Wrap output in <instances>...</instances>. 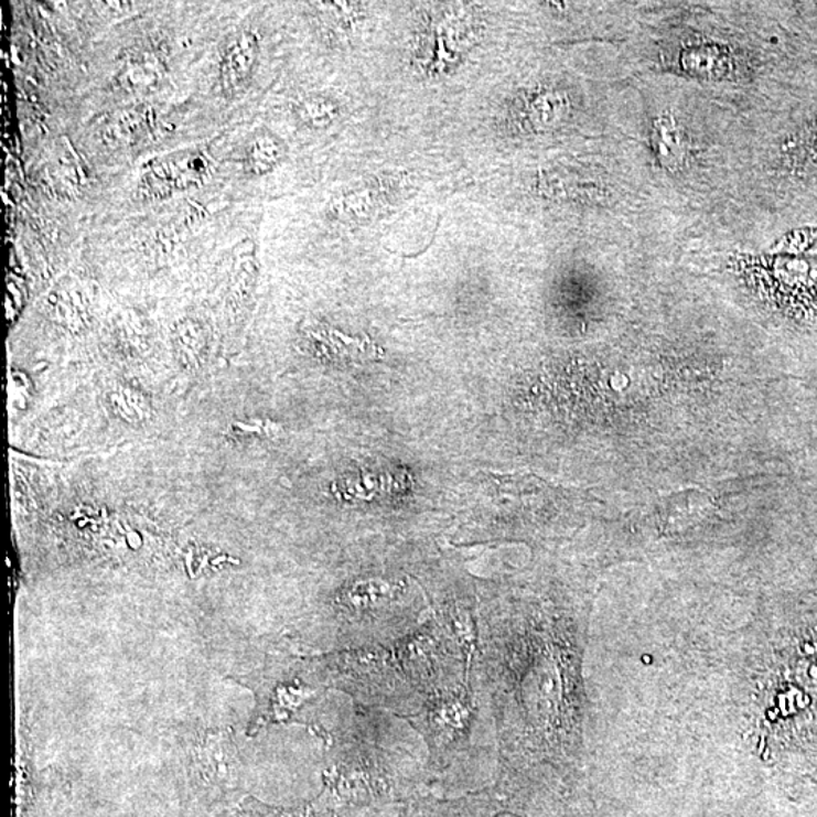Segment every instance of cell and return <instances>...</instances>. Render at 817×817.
I'll return each instance as SVG.
<instances>
[{"instance_id":"obj_1","label":"cell","mask_w":817,"mask_h":817,"mask_svg":"<svg viewBox=\"0 0 817 817\" xmlns=\"http://www.w3.org/2000/svg\"><path fill=\"white\" fill-rule=\"evenodd\" d=\"M321 680L362 706L408 719L430 698L479 673L477 609L451 596L391 644L321 658Z\"/></svg>"},{"instance_id":"obj_2","label":"cell","mask_w":817,"mask_h":817,"mask_svg":"<svg viewBox=\"0 0 817 817\" xmlns=\"http://www.w3.org/2000/svg\"><path fill=\"white\" fill-rule=\"evenodd\" d=\"M338 745L332 791L355 815L398 806L432 787L429 755L384 710L361 705Z\"/></svg>"},{"instance_id":"obj_3","label":"cell","mask_w":817,"mask_h":817,"mask_svg":"<svg viewBox=\"0 0 817 817\" xmlns=\"http://www.w3.org/2000/svg\"><path fill=\"white\" fill-rule=\"evenodd\" d=\"M405 722L424 743L433 784H444V775L473 757L483 725L494 729L480 670L470 680L430 698Z\"/></svg>"},{"instance_id":"obj_4","label":"cell","mask_w":817,"mask_h":817,"mask_svg":"<svg viewBox=\"0 0 817 817\" xmlns=\"http://www.w3.org/2000/svg\"><path fill=\"white\" fill-rule=\"evenodd\" d=\"M731 267L752 291L783 314L817 316L816 255H738Z\"/></svg>"},{"instance_id":"obj_5","label":"cell","mask_w":817,"mask_h":817,"mask_svg":"<svg viewBox=\"0 0 817 817\" xmlns=\"http://www.w3.org/2000/svg\"><path fill=\"white\" fill-rule=\"evenodd\" d=\"M213 174V160L201 150H184L150 162L138 182V196L161 201L198 189Z\"/></svg>"},{"instance_id":"obj_6","label":"cell","mask_w":817,"mask_h":817,"mask_svg":"<svg viewBox=\"0 0 817 817\" xmlns=\"http://www.w3.org/2000/svg\"><path fill=\"white\" fill-rule=\"evenodd\" d=\"M502 811L492 788L450 799L422 794L401 804V817H495Z\"/></svg>"},{"instance_id":"obj_7","label":"cell","mask_w":817,"mask_h":817,"mask_svg":"<svg viewBox=\"0 0 817 817\" xmlns=\"http://www.w3.org/2000/svg\"><path fill=\"white\" fill-rule=\"evenodd\" d=\"M259 58V39L244 30L227 36L218 63V80L223 95L235 97L254 75Z\"/></svg>"},{"instance_id":"obj_8","label":"cell","mask_w":817,"mask_h":817,"mask_svg":"<svg viewBox=\"0 0 817 817\" xmlns=\"http://www.w3.org/2000/svg\"><path fill=\"white\" fill-rule=\"evenodd\" d=\"M162 76H164V63L160 56L152 52H142V54L126 60L116 79L121 88L138 92V89L154 87Z\"/></svg>"},{"instance_id":"obj_9","label":"cell","mask_w":817,"mask_h":817,"mask_svg":"<svg viewBox=\"0 0 817 817\" xmlns=\"http://www.w3.org/2000/svg\"><path fill=\"white\" fill-rule=\"evenodd\" d=\"M282 153L278 138L267 132L256 133L244 150V169L251 176H262L278 165Z\"/></svg>"},{"instance_id":"obj_10","label":"cell","mask_w":817,"mask_h":817,"mask_svg":"<svg viewBox=\"0 0 817 817\" xmlns=\"http://www.w3.org/2000/svg\"><path fill=\"white\" fill-rule=\"evenodd\" d=\"M308 335L319 341L323 347L321 352L336 353V356L347 361H361L362 357H373L374 347L369 343H361L359 340L341 336V333L327 331V329H309Z\"/></svg>"},{"instance_id":"obj_11","label":"cell","mask_w":817,"mask_h":817,"mask_svg":"<svg viewBox=\"0 0 817 817\" xmlns=\"http://www.w3.org/2000/svg\"><path fill=\"white\" fill-rule=\"evenodd\" d=\"M144 126V117L136 111L120 114L116 119L109 121L105 129H101V137L112 146L128 144L132 138L140 133Z\"/></svg>"},{"instance_id":"obj_12","label":"cell","mask_w":817,"mask_h":817,"mask_svg":"<svg viewBox=\"0 0 817 817\" xmlns=\"http://www.w3.org/2000/svg\"><path fill=\"white\" fill-rule=\"evenodd\" d=\"M817 243V226L798 227L784 234L772 247L774 254L806 255Z\"/></svg>"},{"instance_id":"obj_13","label":"cell","mask_w":817,"mask_h":817,"mask_svg":"<svg viewBox=\"0 0 817 817\" xmlns=\"http://www.w3.org/2000/svg\"><path fill=\"white\" fill-rule=\"evenodd\" d=\"M335 107L326 99H308L299 108L300 119L308 125L321 126L332 120Z\"/></svg>"},{"instance_id":"obj_14","label":"cell","mask_w":817,"mask_h":817,"mask_svg":"<svg viewBox=\"0 0 817 817\" xmlns=\"http://www.w3.org/2000/svg\"><path fill=\"white\" fill-rule=\"evenodd\" d=\"M811 152L813 153H817V128H816V131H815V140H813V142H811Z\"/></svg>"}]
</instances>
